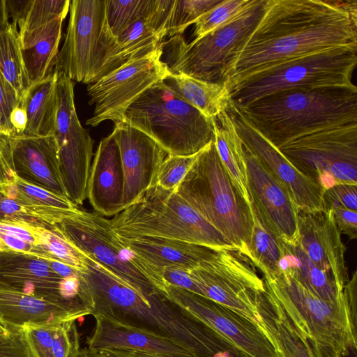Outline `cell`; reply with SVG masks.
<instances>
[{"label":"cell","instance_id":"obj_1","mask_svg":"<svg viewBox=\"0 0 357 357\" xmlns=\"http://www.w3.org/2000/svg\"><path fill=\"white\" fill-rule=\"evenodd\" d=\"M357 45L356 0H266L261 16L231 54L228 89L273 64L328 48Z\"/></svg>","mask_w":357,"mask_h":357},{"label":"cell","instance_id":"obj_2","mask_svg":"<svg viewBox=\"0 0 357 357\" xmlns=\"http://www.w3.org/2000/svg\"><path fill=\"white\" fill-rule=\"evenodd\" d=\"M86 259L88 270L79 273V297L90 308L91 315H103L168 338L195 357L220 354L248 357L162 293L142 296L93 259Z\"/></svg>","mask_w":357,"mask_h":357},{"label":"cell","instance_id":"obj_3","mask_svg":"<svg viewBox=\"0 0 357 357\" xmlns=\"http://www.w3.org/2000/svg\"><path fill=\"white\" fill-rule=\"evenodd\" d=\"M236 109L279 149L310 132L357 123V88L287 89Z\"/></svg>","mask_w":357,"mask_h":357},{"label":"cell","instance_id":"obj_4","mask_svg":"<svg viewBox=\"0 0 357 357\" xmlns=\"http://www.w3.org/2000/svg\"><path fill=\"white\" fill-rule=\"evenodd\" d=\"M263 280L307 337L316 357H343L357 347L356 271L333 303L315 296L289 275H264Z\"/></svg>","mask_w":357,"mask_h":357},{"label":"cell","instance_id":"obj_5","mask_svg":"<svg viewBox=\"0 0 357 357\" xmlns=\"http://www.w3.org/2000/svg\"><path fill=\"white\" fill-rule=\"evenodd\" d=\"M174 191L251 261V205L232 183L214 139L199 152Z\"/></svg>","mask_w":357,"mask_h":357},{"label":"cell","instance_id":"obj_6","mask_svg":"<svg viewBox=\"0 0 357 357\" xmlns=\"http://www.w3.org/2000/svg\"><path fill=\"white\" fill-rule=\"evenodd\" d=\"M357 45L337 46L273 64L231 86V105L243 109L278 91L302 88L356 89Z\"/></svg>","mask_w":357,"mask_h":357},{"label":"cell","instance_id":"obj_7","mask_svg":"<svg viewBox=\"0 0 357 357\" xmlns=\"http://www.w3.org/2000/svg\"><path fill=\"white\" fill-rule=\"evenodd\" d=\"M123 122L148 135L169 155H194L214 139L213 119L164 81L144 91L126 110Z\"/></svg>","mask_w":357,"mask_h":357},{"label":"cell","instance_id":"obj_8","mask_svg":"<svg viewBox=\"0 0 357 357\" xmlns=\"http://www.w3.org/2000/svg\"><path fill=\"white\" fill-rule=\"evenodd\" d=\"M109 220L114 232L121 236L168 238L237 250L174 190L157 185Z\"/></svg>","mask_w":357,"mask_h":357},{"label":"cell","instance_id":"obj_9","mask_svg":"<svg viewBox=\"0 0 357 357\" xmlns=\"http://www.w3.org/2000/svg\"><path fill=\"white\" fill-rule=\"evenodd\" d=\"M60 234L85 257L139 294L160 291L167 284L162 269L125 245L111 227L109 219L96 211L76 208L54 225Z\"/></svg>","mask_w":357,"mask_h":357},{"label":"cell","instance_id":"obj_10","mask_svg":"<svg viewBox=\"0 0 357 357\" xmlns=\"http://www.w3.org/2000/svg\"><path fill=\"white\" fill-rule=\"evenodd\" d=\"M265 1L250 0L230 20L190 43L180 35L162 43V48L169 52L163 61L169 73L223 84V75L231 54L257 25Z\"/></svg>","mask_w":357,"mask_h":357},{"label":"cell","instance_id":"obj_11","mask_svg":"<svg viewBox=\"0 0 357 357\" xmlns=\"http://www.w3.org/2000/svg\"><path fill=\"white\" fill-rule=\"evenodd\" d=\"M279 149L324 190L341 183L357 185V123L310 132Z\"/></svg>","mask_w":357,"mask_h":357},{"label":"cell","instance_id":"obj_12","mask_svg":"<svg viewBox=\"0 0 357 357\" xmlns=\"http://www.w3.org/2000/svg\"><path fill=\"white\" fill-rule=\"evenodd\" d=\"M248 259L235 250H215L190 273L203 296L251 320L262 330L257 296L266 287Z\"/></svg>","mask_w":357,"mask_h":357},{"label":"cell","instance_id":"obj_13","mask_svg":"<svg viewBox=\"0 0 357 357\" xmlns=\"http://www.w3.org/2000/svg\"><path fill=\"white\" fill-rule=\"evenodd\" d=\"M162 57L161 43L155 50L87 84L89 104L95 107L86 124L96 127L107 120L123 122L128 107L149 88L170 74Z\"/></svg>","mask_w":357,"mask_h":357},{"label":"cell","instance_id":"obj_14","mask_svg":"<svg viewBox=\"0 0 357 357\" xmlns=\"http://www.w3.org/2000/svg\"><path fill=\"white\" fill-rule=\"evenodd\" d=\"M57 97L56 128L54 135L58 146L61 176L67 198L77 206L87 198L93 142L78 119L73 82L60 71H58Z\"/></svg>","mask_w":357,"mask_h":357},{"label":"cell","instance_id":"obj_15","mask_svg":"<svg viewBox=\"0 0 357 357\" xmlns=\"http://www.w3.org/2000/svg\"><path fill=\"white\" fill-rule=\"evenodd\" d=\"M68 24L54 68L72 81L90 84L100 60L106 24L105 0L70 1Z\"/></svg>","mask_w":357,"mask_h":357},{"label":"cell","instance_id":"obj_16","mask_svg":"<svg viewBox=\"0 0 357 357\" xmlns=\"http://www.w3.org/2000/svg\"><path fill=\"white\" fill-rule=\"evenodd\" d=\"M165 295L248 357H280L275 347L251 320L201 295L167 285Z\"/></svg>","mask_w":357,"mask_h":357},{"label":"cell","instance_id":"obj_17","mask_svg":"<svg viewBox=\"0 0 357 357\" xmlns=\"http://www.w3.org/2000/svg\"><path fill=\"white\" fill-rule=\"evenodd\" d=\"M243 146L288 190L298 211H326L324 189L316 181L298 170L273 144L254 128L230 107L228 111Z\"/></svg>","mask_w":357,"mask_h":357},{"label":"cell","instance_id":"obj_18","mask_svg":"<svg viewBox=\"0 0 357 357\" xmlns=\"http://www.w3.org/2000/svg\"><path fill=\"white\" fill-rule=\"evenodd\" d=\"M244 150L252 206L278 238L290 244L297 243L298 210L288 190L245 146Z\"/></svg>","mask_w":357,"mask_h":357},{"label":"cell","instance_id":"obj_19","mask_svg":"<svg viewBox=\"0 0 357 357\" xmlns=\"http://www.w3.org/2000/svg\"><path fill=\"white\" fill-rule=\"evenodd\" d=\"M119 147L123 173V210L155 185L158 169L167 153L153 139L126 122L112 132Z\"/></svg>","mask_w":357,"mask_h":357},{"label":"cell","instance_id":"obj_20","mask_svg":"<svg viewBox=\"0 0 357 357\" xmlns=\"http://www.w3.org/2000/svg\"><path fill=\"white\" fill-rule=\"evenodd\" d=\"M298 243L311 261L332 276L340 292L349 282L346 248L331 210L298 211Z\"/></svg>","mask_w":357,"mask_h":357},{"label":"cell","instance_id":"obj_21","mask_svg":"<svg viewBox=\"0 0 357 357\" xmlns=\"http://www.w3.org/2000/svg\"><path fill=\"white\" fill-rule=\"evenodd\" d=\"M165 37L166 18L155 0L147 15L131 24L117 37L112 36L106 21L100 61L91 83L125 63L155 50Z\"/></svg>","mask_w":357,"mask_h":357},{"label":"cell","instance_id":"obj_22","mask_svg":"<svg viewBox=\"0 0 357 357\" xmlns=\"http://www.w3.org/2000/svg\"><path fill=\"white\" fill-rule=\"evenodd\" d=\"M7 137L15 175L28 183L67 197L54 135Z\"/></svg>","mask_w":357,"mask_h":357},{"label":"cell","instance_id":"obj_23","mask_svg":"<svg viewBox=\"0 0 357 357\" xmlns=\"http://www.w3.org/2000/svg\"><path fill=\"white\" fill-rule=\"evenodd\" d=\"M91 314L79 297L50 301L0 289V321L10 328L56 325Z\"/></svg>","mask_w":357,"mask_h":357},{"label":"cell","instance_id":"obj_24","mask_svg":"<svg viewBox=\"0 0 357 357\" xmlns=\"http://www.w3.org/2000/svg\"><path fill=\"white\" fill-rule=\"evenodd\" d=\"M55 264V260L34 255L0 251V289L50 301L65 300L59 294L63 278Z\"/></svg>","mask_w":357,"mask_h":357},{"label":"cell","instance_id":"obj_25","mask_svg":"<svg viewBox=\"0 0 357 357\" xmlns=\"http://www.w3.org/2000/svg\"><path fill=\"white\" fill-rule=\"evenodd\" d=\"M93 317L94 330L87 338L88 347L91 349L98 351L121 349L167 357H195L187 349L168 338L103 315Z\"/></svg>","mask_w":357,"mask_h":357},{"label":"cell","instance_id":"obj_26","mask_svg":"<svg viewBox=\"0 0 357 357\" xmlns=\"http://www.w3.org/2000/svg\"><path fill=\"white\" fill-rule=\"evenodd\" d=\"M86 193L94 211L104 217L114 216L123 210V173L119 147L112 133L97 147Z\"/></svg>","mask_w":357,"mask_h":357},{"label":"cell","instance_id":"obj_27","mask_svg":"<svg viewBox=\"0 0 357 357\" xmlns=\"http://www.w3.org/2000/svg\"><path fill=\"white\" fill-rule=\"evenodd\" d=\"M117 235L125 245L161 269L164 267L194 269L218 250L168 238Z\"/></svg>","mask_w":357,"mask_h":357},{"label":"cell","instance_id":"obj_28","mask_svg":"<svg viewBox=\"0 0 357 357\" xmlns=\"http://www.w3.org/2000/svg\"><path fill=\"white\" fill-rule=\"evenodd\" d=\"M262 331L280 357H316L307 337L268 290L257 296Z\"/></svg>","mask_w":357,"mask_h":357},{"label":"cell","instance_id":"obj_29","mask_svg":"<svg viewBox=\"0 0 357 357\" xmlns=\"http://www.w3.org/2000/svg\"><path fill=\"white\" fill-rule=\"evenodd\" d=\"M64 19L19 34L22 54L31 84L50 75L54 70Z\"/></svg>","mask_w":357,"mask_h":357},{"label":"cell","instance_id":"obj_30","mask_svg":"<svg viewBox=\"0 0 357 357\" xmlns=\"http://www.w3.org/2000/svg\"><path fill=\"white\" fill-rule=\"evenodd\" d=\"M282 257L280 273L289 275L319 298L335 302L342 295L332 276L317 267L303 250L298 241L294 244L280 240Z\"/></svg>","mask_w":357,"mask_h":357},{"label":"cell","instance_id":"obj_31","mask_svg":"<svg viewBox=\"0 0 357 357\" xmlns=\"http://www.w3.org/2000/svg\"><path fill=\"white\" fill-rule=\"evenodd\" d=\"M58 71H54L41 81L30 86L21 100L26 114L23 135L45 137L54 135L58 110Z\"/></svg>","mask_w":357,"mask_h":357},{"label":"cell","instance_id":"obj_32","mask_svg":"<svg viewBox=\"0 0 357 357\" xmlns=\"http://www.w3.org/2000/svg\"><path fill=\"white\" fill-rule=\"evenodd\" d=\"M214 143L220 161L234 187L250 206L243 144L228 112L213 119Z\"/></svg>","mask_w":357,"mask_h":357},{"label":"cell","instance_id":"obj_33","mask_svg":"<svg viewBox=\"0 0 357 357\" xmlns=\"http://www.w3.org/2000/svg\"><path fill=\"white\" fill-rule=\"evenodd\" d=\"M163 81L211 119H215L230 108V93L225 83L206 82L181 73H170Z\"/></svg>","mask_w":357,"mask_h":357},{"label":"cell","instance_id":"obj_34","mask_svg":"<svg viewBox=\"0 0 357 357\" xmlns=\"http://www.w3.org/2000/svg\"><path fill=\"white\" fill-rule=\"evenodd\" d=\"M3 186L10 197L48 225H55L68 211L77 208L67 197L28 183L16 175Z\"/></svg>","mask_w":357,"mask_h":357},{"label":"cell","instance_id":"obj_35","mask_svg":"<svg viewBox=\"0 0 357 357\" xmlns=\"http://www.w3.org/2000/svg\"><path fill=\"white\" fill-rule=\"evenodd\" d=\"M36 357H73L80 349L75 320L22 328Z\"/></svg>","mask_w":357,"mask_h":357},{"label":"cell","instance_id":"obj_36","mask_svg":"<svg viewBox=\"0 0 357 357\" xmlns=\"http://www.w3.org/2000/svg\"><path fill=\"white\" fill-rule=\"evenodd\" d=\"M70 0H7V8L12 24L19 34L41 27L55 19H65Z\"/></svg>","mask_w":357,"mask_h":357},{"label":"cell","instance_id":"obj_37","mask_svg":"<svg viewBox=\"0 0 357 357\" xmlns=\"http://www.w3.org/2000/svg\"><path fill=\"white\" fill-rule=\"evenodd\" d=\"M0 71L21 100L31 84L22 57L18 30L11 22L0 29Z\"/></svg>","mask_w":357,"mask_h":357},{"label":"cell","instance_id":"obj_38","mask_svg":"<svg viewBox=\"0 0 357 357\" xmlns=\"http://www.w3.org/2000/svg\"><path fill=\"white\" fill-rule=\"evenodd\" d=\"M253 226L250 243L251 262L263 273L277 276L282 257L280 239L263 223L252 206Z\"/></svg>","mask_w":357,"mask_h":357},{"label":"cell","instance_id":"obj_39","mask_svg":"<svg viewBox=\"0 0 357 357\" xmlns=\"http://www.w3.org/2000/svg\"><path fill=\"white\" fill-rule=\"evenodd\" d=\"M31 223L0 222V251H14L47 259L38 227Z\"/></svg>","mask_w":357,"mask_h":357},{"label":"cell","instance_id":"obj_40","mask_svg":"<svg viewBox=\"0 0 357 357\" xmlns=\"http://www.w3.org/2000/svg\"><path fill=\"white\" fill-rule=\"evenodd\" d=\"M39 232L49 259L63 263L79 273L88 270L86 257L65 239L54 225H40Z\"/></svg>","mask_w":357,"mask_h":357},{"label":"cell","instance_id":"obj_41","mask_svg":"<svg viewBox=\"0 0 357 357\" xmlns=\"http://www.w3.org/2000/svg\"><path fill=\"white\" fill-rule=\"evenodd\" d=\"M153 0H105V17L109 31L119 36L127 27L148 15Z\"/></svg>","mask_w":357,"mask_h":357},{"label":"cell","instance_id":"obj_42","mask_svg":"<svg viewBox=\"0 0 357 357\" xmlns=\"http://www.w3.org/2000/svg\"><path fill=\"white\" fill-rule=\"evenodd\" d=\"M222 0H174L166 28V36H181L203 14Z\"/></svg>","mask_w":357,"mask_h":357},{"label":"cell","instance_id":"obj_43","mask_svg":"<svg viewBox=\"0 0 357 357\" xmlns=\"http://www.w3.org/2000/svg\"><path fill=\"white\" fill-rule=\"evenodd\" d=\"M250 0H222L195 22L193 40L213 31L241 11Z\"/></svg>","mask_w":357,"mask_h":357},{"label":"cell","instance_id":"obj_44","mask_svg":"<svg viewBox=\"0 0 357 357\" xmlns=\"http://www.w3.org/2000/svg\"><path fill=\"white\" fill-rule=\"evenodd\" d=\"M198 153L190 155L167 154L158 169L155 185L165 190H174L195 161Z\"/></svg>","mask_w":357,"mask_h":357},{"label":"cell","instance_id":"obj_45","mask_svg":"<svg viewBox=\"0 0 357 357\" xmlns=\"http://www.w3.org/2000/svg\"><path fill=\"white\" fill-rule=\"evenodd\" d=\"M20 99L15 89L6 80L0 71V135H14L10 123L13 110L20 104Z\"/></svg>","mask_w":357,"mask_h":357},{"label":"cell","instance_id":"obj_46","mask_svg":"<svg viewBox=\"0 0 357 357\" xmlns=\"http://www.w3.org/2000/svg\"><path fill=\"white\" fill-rule=\"evenodd\" d=\"M0 222L51 225L38 220L26 208L10 197L0 184Z\"/></svg>","mask_w":357,"mask_h":357},{"label":"cell","instance_id":"obj_47","mask_svg":"<svg viewBox=\"0 0 357 357\" xmlns=\"http://www.w3.org/2000/svg\"><path fill=\"white\" fill-rule=\"evenodd\" d=\"M323 197L326 211L340 208L356 211L357 185L337 184L326 190Z\"/></svg>","mask_w":357,"mask_h":357},{"label":"cell","instance_id":"obj_48","mask_svg":"<svg viewBox=\"0 0 357 357\" xmlns=\"http://www.w3.org/2000/svg\"><path fill=\"white\" fill-rule=\"evenodd\" d=\"M0 357H36L22 328H15L9 335L0 336Z\"/></svg>","mask_w":357,"mask_h":357},{"label":"cell","instance_id":"obj_49","mask_svg":"<svg viewBox=\"0 0 357 357\" xmlns=\"http://www.w3.org/2000/svg\"><path fill=\"white\" fill-rule=\"evenodd\" d=\"M190 271L177 267H164L162 268V277L168 285L183 289L203 296L200 287L191 276Z\"/></svg>","mask_w":357,"mask_h":357},{"label":"cell","instance_id":"obj_50","mask_svg":"<svg viewBox=\"0 0 357 357\" xmlns=\"http://www.w3.org/2000/svg\"><path fill=\"white\" fill-rule=\"evenodd\" d=\"M334 221L340 232L348 236L349 239L357 238V213L345 208H333Z\"/></svg>","mask_w":357,"mask_h":357},{"label":"cell","instance_id":"obj_51","mask_svg":"<svg viewBox=\"0 0 357 357\" xmlns=\"http://www.w3.org/2000/svg\"><path fill=\"white\" fill-rule=\"evenodd\" d=\"M14 175L7 137L0 135V184L8 183Z\"/></svg>","mask_w":357,"mask_h":357},{"label":"cell","instance_id":"obj_52","mask_svg":"<svg viewBox=\"0 0 357 357\" xmlns=\"http://www.w3.org/2000/svg\"><path fill=\"white\" fill-rule=\"evenodd\" d=\"M79 273L63 278L59 286V294L62 298L71 300L79 297Z\"/></svg>","mask_w":357,"mask_h":357},{"label":"cell","instance_id":"obj_53","mask_svg":"<svg viewBox=\"0 0 357 357\" xmlns=\"http://www.w3.org/2000/svg\"><path fill=\"white\" fill-rule=\"evenodd\" d=\"M10 123L14 132L13 136L23 135L26 125V114L21 102L11 114Z\"/></svg>","mask_w":357,"mask_h":357},{"label":"cell","instance_id":"obj_54","mask_svg":"<svg viewBox=\"0 0 357 357\" xmlns=\"http://www.w3.org/2000/svg\"><path fill=\"white\" fill-rule=\"evenodd\" d=\"M103 357H132L130 351L121 349L100 351Z\"/></svg>","mask_w":357,"mask_h":357},{"label":"cell","instance_id":"obj_55","mask_svg":"<svg viewBox=\"0 0 357 357\" xmlns=\"http://www.w3.org/2000/svg\"><path fill=\"white\" fill-rule=\"evenodd\" d=\"M8 19L9 15L6 0H0V29L10 23Z\"/></svg>","mask_w":357,"mask_h":357},{"label":"cell","instance_id":"obj_56","mask_svg":"<svg viewBox=\"0 0 357 357\" xmlns=\"http://www.w3.org/2000/svg\"><path fill=\"white\" fill-rule=\"evenodd\" d=\"M73 357H103V356L100 351L86 347L80 349L79 351Z\"/></svg>","mask_w":357,"mask_h":357},{"label":"cell","instance_id":"obj_57","mask_svg":"<svg viewBox=\"0 0 357 357\" xmlns=\"http://www.w3.org/2000/svg\"><path fill=\"white\" fill-rule=\"evenodd\" d=\"M15 328H10L0 321V336L9 335Z\"/></svg>","mask_w":357,"mask_h":357},{"label":"cell","instance_id":"obj_58","mask_svg":"<svg viewBox=\"0 0 357 357\" xmlns=\"http://www.w3.org/2000/svg\"><path fill=\"white\" fill-rule=\"evenodd\" d=\"M132 357H167L144 352L130 351Z\"/></svg>","mask_w":357,"mask_h":357},{"label":"cell","instance_id":"obj_59","mask_svg":"<svg viewBox=\"0 0 357 357\" xmlns=\"http://www.w3.org/2000/svg\"><path fill=\"white\" fill-rule=\"evenodd\" d=\"M343 357H357V347H351Z\"/></svg>","mask_w":357,"mask_h":357}]
</instances>
